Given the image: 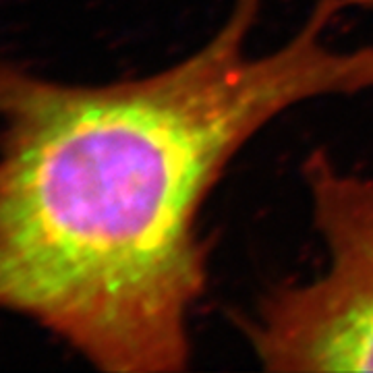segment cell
<instances>
[{
	"label": "cell",
	"mask_w": 373,
	"mask_h": 373,
	"mask_svg": "<svg viewBox=\"0 0 373 373\" xmlns=\"http://www.w3.org/2000/svg\"><path fill=\"white\" fill-rule=\"evenodd\" d=\"M326 265L267 290L239 320L265 372H373V176L347 170L326 148L301 166Z\"/></svg>",
	"instance_id": "obj_2"
},
{
	"label": "cell",
	"mask_w": 373,
	"mask_h": 373,
	"mask_svg": "<svg viewBox=\"0 0 373 373\" xmlns=\"http://www.w3.org/2000/svg\"><path fill=\"white\" fill-rule=\"evenodd\" d=\"M270 0H230L168 66L100 86L0 58V309L108 373H180L210 282L201 212L235 158L313 100L373 91V44L340 48L315 0L255 54Z\"/></svg>",
	"instance_id": "obj_1"
},
{
	"label": "cell",
	"mask_w": 373,
	"mask_h": 373,
	"mask_svg": "<svg viewBox=\"0 0 373 373\" xmlns=\"http://www.w3.org/2000/svg\"><path fill=\"white\" fill-rule=\"evenodd\" d=\"M347 9H359L363 13L373 15V0H342Z\"/></svg>",
	"instance_id": "obj_3"
}]
</instances>
